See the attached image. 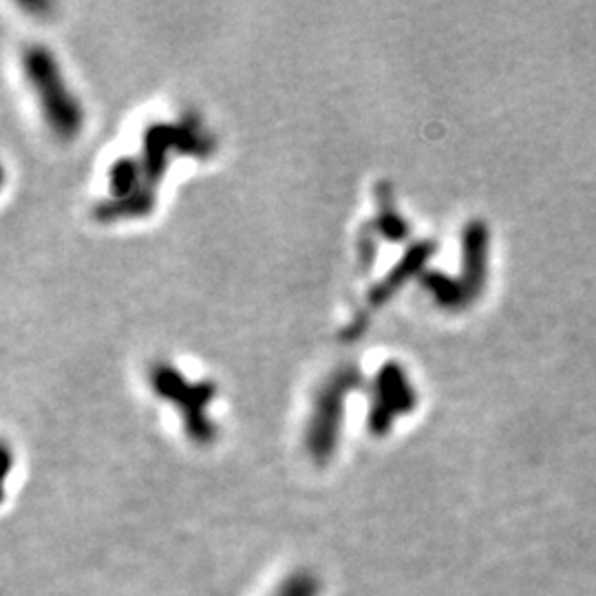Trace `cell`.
Here are the masks:
<instances>
[{
	"label": "cell",
	"mask_w": 596,
	"mask_h": 596,
	"mask_svg": "<svg viewBox=\"0 0 596 596\" xmlns=\"http://www.w3.org/2000/svg\"><path fill=\"white\" fill-rule=\"evenodd\" d=\"M186 153L206 157L215 151V142L201 129L197 115H188L184 122L166 124L157 122L144 131V153L137 164V177L140 186L137 193L129 199H109L95 208V217L100 221H113L122 217H140L148 215L155 204V186L162 182L164 168L168 164V153Z\"/></svg>",
	"instance_id": "6da1fadb"
},
{
	"label": "cell",
	"mask_w": 596,
	"mask_h": 596,
	"mask_svg": "<svg viewBox=\"0 0 596 596\" xmlns=\"http://www.w3.org/2000/svg\"><path fill=\"white\" fill-rule=\"evenodd\" d=\"M378 204H380V215L374 221V226L382 234V237H387L389 241H400L407 237L409 226H407V221L398 215L396 206H393L391 190H387V186H380Z\"/></svg>",
	"instance_id": "52a82bcc"
},
{
	"label": "cell",
	"mask_w": 596,
	"mask_h": 596,
	"mask_svg": "<svg viewBox=\"0 0 596 596\" xmlns=\"http://www.w3.org/2000/svg\"><path fill=\"white\" fill-rule=\"evenodd\" d=\"M433 252V243H415L407 252L402 254V259L396 263V268H393L387 276H382V279L371 287L367 298H369V305H382L387 301V298L400 290L402 283H407L409 276H413L422 268V263L429 259V254Z\"/></svg>",
	"instance_id": "8992f818"
},
{
	"label": "cell",
	"mask_w": 596,
	"mask_h": 596,
	"mask_svg": "<svg viewBox=\"0 0 596 596\" xmlns=\"http://www.w3.org/2000/svg\"><path fill=\"white\" fill-rule=\"evenodd\" d=\"M27 80L38 95L40 109L45 113L49 129L62 140H71L82 129V109L69 93L53 53L42 45H31L23 53Z\"/></svg>",
	"instance_id": "7a4b0ae2"
},
{
	"label": "cell",
	"mask_w": 596,
	"mask_h": 596,
	"mask_svg": "<svg viewBox=\"0 0 596 596\" xmlns=\"http://www.w3.org/2000/svg\"><path fill=\"white\" fill-rule=\"evenodd\" d=\"M415 407V391L409 382L407 371L398 363H385L374 378L369 407V429L382 435L391 429V422L402 413Z\"/></svg>",
	"instance_id": "5b68a950"
},
{
	"label": "cell",
	"mask_w": 596,
	"mask_h": 596,
	"mask_svg": "<svg viewBox=\"0 0 596 596\" xmlns=\"http://www.w3.org/2000/svg\"><path fill=\"white\" fill-rule=\"evenodd\" d=\"M151 385L157 396L179 404L190 438L201 444H208L215 438V429L210 427L206 418V404L215 396V385H212V382L190 385L175 367H170L168 363H157L151 369Z\"/></svg>",
	"instance_id": "277c9868"
},
{
	"label": "cell",
	"mask_w": 596,
	"mask_h": 596,
	"mask_svg": "<svg viewBox=\"0 0 596 596\" xmlns=\"http://www.w3.org/2000/svg\"><path fill=\"white\" fill-rule=\"evenodd\" d=\"M360 385V371L356 367H340L316 391L314 411L307 427V446L316 460L325 462L334 453L345 413L347 393Z\"/></svg>",
	"instance_id": "3957f363"
}]
</instances>
